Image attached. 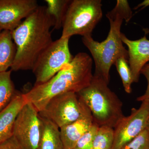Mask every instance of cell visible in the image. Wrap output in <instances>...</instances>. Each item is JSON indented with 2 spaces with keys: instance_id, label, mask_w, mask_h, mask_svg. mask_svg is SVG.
<instances>
[{
  "instance_id": "obj_1",
  "label": "cell",
  "mask_w": 149,
  "mask_h": 149,
  "mask_svg": "<svg viewBox=\"0 0 149 149\" xmlns=\"http://www.w3.org/2000/svg\"><path fill=\"white\" fill-rule=\"evenodd\" d=\"M54 26L47 7L39 6L11 32L16 50L11 71L32 70L39 56L53 42L50 29Z\"/></svg>"
},
{
  "instance_id": "obj_2",
  "label": "cell",
  "mask_w": 149,
  "mask_h": 149,
  "mask_svg": "<svg viewBox=\"0 0 149 149\" xmlns=\"http://www.w3.org/2000/svg\"><path fill=\"white\" fill-rule=\"evenodd\" d=\"M93 59L88 54L79 53L73 57L69 64L49 80L34 85L23 94L24 98L39 113L55 96L64 93H79L91 83L93 76Z\"/></svg>"
},
{
  "instance_id": "obj_3",
  "label": "cell",
  "mask_w": 149,
  "mask_h": 149,
  "mask_svg": "<svg viewBox=\"0 0 149 149\" xmlns=\"http://www.w3.org/2000/svg\"><path fill=\"white\" fill-rule=\"evenodd\" d=\"M110 22V30L106 39L100 42L92 36L82 37L84 45L90 51L95 63L94 75L103 79L108 84L110 82V70L118 59H128V52L123 45L120 28L123 20L128 22L131 19L129 6L125 2L117 1L116 5L106 15Z\"/></svg>"
},
{
  "instance_id": "obj_4",
  "label": "cell",
  "mask_w": 149,
  "mask_h": 149,
  "mask_svg": "<svg viewBox=\"0 0 149 149\" xmlns=\"http://www.w3.org/2000/svg\"><path fill=\"white\" fill-rule=\"evenodd\" d=\"M77 94L91 111L94 123L99 127L114 128L125 116L122 101L98 76L93 74L90 85Z\"/></svg>"
},
{
  "instance_id": "obj_5",
  "label": "cell",
  "mask_w": 149,
  "mask_h": 149,
  "mask_svg": "<svg viewBox=\"0 0 149 149\" xmlns=\"http://www.w3.org/2000/svg\"><path fill=\"white\" fill-rule=\"evenodd\" d=\"M100 0H73L70 3L63 24V38L92 36L102 17Z\"/></svg>"
},
{
  "instance_id": "obj_6",
  "label": "cell",
  "mask_w": 149,
  "mask_h": 149,
  "mask_svg": "<svg viewBox=\"0 0 149 149\" xmlns=\"http://www.w3.org/2000/svg\"><path fill=\"white\" fill-rule=\"evenodd\" d=\"M69 39L60 37L40 55L32 69L36 78L35 85L46 83L71 62L73 57L69 50Z\"/></svg>"
},
{
  "instance_id": "obj_7",
  "label": "cell",
  "mask_w": 149,
  "mask_h": 149,
  "mask_svg": "<svg viewBox=\"0 0 149 149\" xmlns=\"http://www.w3.org/2000/svg\"><path fill=\"white\" fill-rule=\"evenodd\" d=\"M86 107L77 93H64L51 99L39 114L61 128L78 119Z\"/></svg>"
},
{
  "instance_id": "obj_8",
  "label": "cell",
  "mask_w": 149,
  "mask_h": 149,
  "mask_svg": "<svg viewBox=\"0 0 149 149\" xmlns=\"http://www.w3.org/2000/svg\"><path fill=\"white\" fill-rule=\"evenodd\" d=\"M42 132L39 112L30 103L25 104L15 123L13 137L22 149H38Z\"/></svg>"
},
{
  "instance_id": "obj_9",
  "label": "cell",
  "mask_w": 149,
  "mask_h": 149,
  "mask_svg": "<svg viewBox=\"0 0 149 149\" xmlns=\"http://www.w3.org/2000/svg\"><path fill=\"white\" fill-rule=\"evenodd\" d=\"M149 118V102H142L138 109L133 108L131 113L124 116L113 128L112 149H121L146 128Z\"/></svg>"
},
{
  "instance_id": "obj_10",
  "label": "cell",
  "mask_w": 149,
  "mask_h": 149,
  "mask_svg": "<svg viewBox=\"0 0 149 149\" xmlns=\"http://www.w3.org/2000/svg\"><path fill=\"white\" fill-rule=\"evenodd\" d=\"M38 6L36 0H0V28L12 32Z\"/></svg>"
},
{
  "instance_id": "obj_11",
  "label": "cell",
  "mask_w": 149,
  "mask_h": 149,
  "mask_svg": "<svg viewBox=\"0 0 149 149\" xmlns=\"http://www.w3.org/2000/svg\"><path fill=\"white\" fill-rule=\"evenodd\" d=\"M123 43L128 48V63L131 70L133 83L139 82L142 68L149 62V40L146 35L136 40L128 39L121 33Z\"/></svg>"
},
{
  "instance_id": "obj_12",
  "label": "cell",
  "mask_w": 149,
  "mask_h": 149,
  "mask_svg": "<svg viewBox=\"0 0 149 149\" xmlns=\"http://www.w3.org/2000/svg\"><path fill=\"white\" fill-rule=\"evenodd\" d=\"M94 123L91 111L86 105L78 119L60 128L63 149H73L77 141Z\"/></svg>"
},
{
  "instance_id": "obj_13",
  "label": "cell",
  "mask_w": 149,
  "mask_h": 149,
  "mask_svg": "<svg viewBox=\"0 0 149 149\" xmlns=\"http://www.w3.org/2000/svg\"><path fill=\"white\" fill-rule=\"evenodd\" d=\"M27 103L23 94L16 91L10 103L0 111V144L13 136L17 117Z\"/></svg>"
},
{
  "instance_id": "obj_14",
  "label": "cell",
  "mask_w": 149,
  "mask_h": 149,
  "mask_svg": "<svg viewBox=\"0 0 149 149\" xmlns=\"http://www.w3.org/2000/svg\"><path fill=\"white\" fill-rule=\"evenodd\" d=\"M40 116L42 132L38 149H63L58 126L51 120Z\"/></svg>"
},
{
  "instance_id": "obj_15",
  "label": "cell",
  "mask_w": 149,
  "mask_h": 149,
  "mask_svg": "<svg viewBox=\"0 0 149 149\" xmlns=\"http://www.w3.org/2000/svg\"><path fill=\"white\" fill-rule=\"evenodd\" d=\"M16 47L11 32L2 30L0 33V72L7 71L15 58Z\"/></svg>"
},
{
  "instance_id": "obj_16",
  "label": "cell",
  "mask_w": 149,
  "mask_h": 149,
  "mask_svg": "<svg viewBox=\"0 0 149 149\" xmlns=\"http://www.w3.org/2000/svg\"><path fill=\"white\" fill-rule=\"evenodd\" d=\"M11 74V70L0 72V111L10 103L16 92Z\"/></svg>"
},
{
  "instance_id": "obj_17",
  "label": "cell",
  "mask_w": 149,
  "mask_h": 149,
  "mask_svg": "<svg viewBox=\"0 0 149 149\" xmlns=\"http://www.w3.org/2000/svg\"><path fill=\"white\" fill-rule=\"evenodd\" d=\"M47 10L54 21V29L62 27L68 8L71 1L69 0H46Z\"/></svg>"
},
{
  "instance_id": "obj_18",
  "label": "cell",
  "mask_w": 149,
  "mask_h": 149,
  "mask_svg": "<svg viewBox=\"0 0 149 149\" xmlns=\"http://www.w3.org/2000/svg\"><path fill=\"white\" fill-rule=\"evenodd\" d=\"M114 139L113 128L108 126L99 127L92 149H112Z\"/></svg>"
},
{
  "instance_id": "obj_19",
  "label": "cell",
  "mask_w": 149,
  "mask_h": 149,
  "mask_svg": "<svg viewBox=\"0 0 149 149\" xmlns=\"http://www.w3.org/2000/svg\"><path fill=\"white\" fill-rule=\"evenodd\" d=\"M114 65L122 80L125 92L130 94L132 92L131 85L133 83V80L130 67L128 64V59L125 57L120 58L118 59Z\"/></svg>"
},
{
  "instance_id": "obj_20",
  "label": "cell",
  "mask_w": 149,
  "mask_h": 149,
  "mask_svg": "<svg viewBox=\"0 0 149 149\" xmlns=\"http://www.w3.org/2000/svg\"><path fill=\"white\" fill-rule=\"evenodd\" d=\"M121 149H149V132L146 128Z\"/></svg>"
},
{
  "instance_id": "obj_21",
  "label": "cell",
  "mask_w": 149,
  "mask_h": 149,
  "mask_svg": "<svg viewBox=\"0 0 149 149\" xmlns=\"http://www.w3.org/2000/svg\"><path fill=\"white\" fill-rule=\"evenodd\" d=\"M99 126L94 123L91 128L77 141L73 149H92L93 141Z\"/></svg>"
},
{
  "instance_id": "obj_22",
  "label": "cell",
  "mask_w": 149,
  "mask_h": 149,
  "mask_svg": "<svg viewBox=\"0 0 149 149\" xmlns=\"http://www.w3.org/2000/svg\"><path fill=\"white\" fill-rule=\"evenodd\" d=\"M141 74H143L146 78L148 82V86L146 92L143 95L137 98L138 101L149 102V63L144 65L141 70Z\"/></svg>"
},
{
  "instance_id": "obj_23",
  "label": "cell",
  "mask_w": 149,
  "mask_h": 149,
  "mask_svg": "<svg viewBox=\"0 0 149 149\" xmlns=\"http://www.w3.org/2000/svg\"><path fill=\"white\" fill-rule=\"evenodd\" d=\"M0 149H22L16 140L12 137L0 144Z\"/></svg>"
},
{
  "instance_id": "obj_24",
  "label": "cell",
  "mask_w": 149,
  "mask_h": 149,
  "mask_svg": "<svg viewBox=\"0 0 149 149\" xmlns=\"http://www.w3.org/2000/svg\"><path fill=\"white\" fill-rule=\"evenodd\" d=\"M149 6V0H145L143 1L141 3L138 5L134 9H137L139 8L142 7V8H144Z\"/></svg>"
},
{
  "instance_id": "obj_25",
  "label": "cell",
  "mask_w": 149,
  "mask_h": 149,
  "mask_svg": "<svg viewBox=\"0 0 149 149\" xmlns=\"http://www.w3.org/2000/svg\"><path fill=\"white\" fill-rule=\"evenodd\" d=\"M146 128H147V129H148V130L149 132V118L148 119V123H147Z\"/></svg>"
},
{
  "instance_id": "obj_26",
  "label": "cell",
  "mask_w": 149,
  "mask_h": 149,
  "mask_svg": "<svg viewBox=\"0 0 149 149\" xmlns=\"http://www.w3.org/2000/svg\"><path fill=\"white\" fill-rule=\"evenodd\" d=\"M2 31V30L1 28H0V33H1V32Z\"/></svg>"
}]
</instances>
